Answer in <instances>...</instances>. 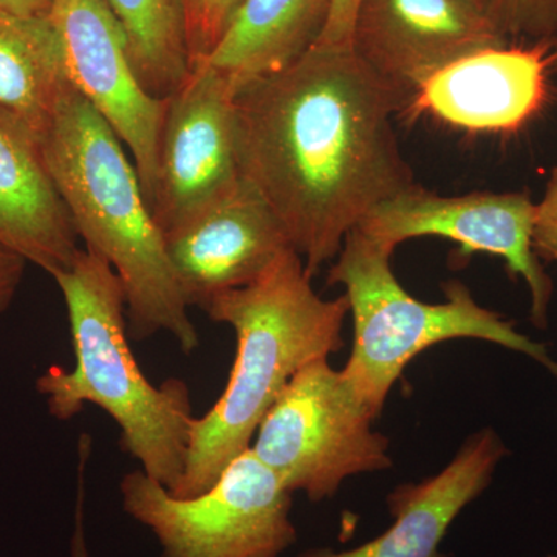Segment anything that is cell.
Listing matches in <instances>:
<instances>
[{
    "label": "cell",
    "instance_id": "obj_16",
    "mask_svg": "<svg viewBox=\"0 0 557 557\" xmlns=\"http://www.w3.org/2000/svg\"><path fill=\"white\" fill-rule=\"evenodd\" d=\"M332 2L244 0L219 46L197 65L215 70L237 94L313 49L327 27Z\"/></svg>",
    "mask_w": 557,
    "mask_h": 557
},
{
    "label": "cell",
    "instance_id": "obj_4",
    "mask_svg": "<svg viewBox=\"0 0 557 557\" xmlns=\"http://www.w3.org/2000/svg\"><path fill=\"white\" fill-rule=\"evenodd\" d=\"M67 306L75 366L50 368L36 381L50 416L67 421L95 405L120 428V446L170 493L185 474L193 413L188 384L150 383L129 346L126 295L112 267L81 248L53 276Z\"/></svg>",
    "mask_w": 557,
    "mask_h": 557
},
{
    "label": "cell",
    "instance_id": "obj_28",
    "mask_svg": "<svg viewBox=\"0 0 557 557\" xmlns=\"http://www.w3.org/2000/svg\"><path fill=\"white\" fill-rule=\"evenodd\" d=\"M547 557H557V556H555V555H549V556H547Z\"/></svg>",
    "mask_w": 557,
    "mask_h": 557
},
{
    "label": "cell",
    "instance_id": "obj_13",
    "mask_svg": "<svg viewBox=\"0 0 557 557\" xmlns=\"http://www.w3.org/2000/svg\"><path fill=\"white\" fill-rule=\"evenodd\" d=\"M553 42L508 44L475 51L440 70L408 110L475 132H518L548 98Z\"/></svg>",
    "mask_w": 557,
    "mask_h": 557
},
{
    "label": "cell",
    "instance_id": "obj_14",
    "mask_svg": "<svg viewBox=\"0 0 557 557\" xmlns=\"http://www.w3.org/2000/svg\"><path fill=\"white\" fill-rule=\"evenodd\" d=\"M508 456L494 429L475 432L448 467L421 482L401 483L388 494L392 525L357 548H309L296 557H446L443 539L468 505L485 493L494 472Z\"/></svg>",
    "mask_w": 557,
    "mask_h": 557
},
{
    "label": "cell",
    "instance_id": "obj_26",
    "mask_svg": "<svg viewBox=\"0 0 557 557\" xmlns=\"http://www.w3.org/2000/svg\"><path fill=\"white\" fill-rule=\"evenodd\" d=\"M461 2L467 3L472 10L478 11V13L483 14V16L490 17V20L494 22V14H496L497 5L500 0H461Z\"/></svg>",
    "mask_w": 557,
    "mask_h": 557
},
{
    "label": "cell",
    "instance_id": "obj_11",
    "mask_svg": "<svg viewBox=\"0 0 557 557\" xmlns=\"http://www.w3.org/2000/svg\"><path fill=\"white\" fill-rule=\"evenodd\" d=\"M508 44L490 17L461 0H359L350 36L359 60L410 101L440 70Z\"/></svg>",
    "mask_w": 557,
    "mask_h": 557
},
{
    "label": "cell",
    "instance_id": "obj_25",
    "mask_svg": "<svg viewBox=\"0 0 557 557\" xmlns=\"http://www.w3.org/2000/svg\"><path fill=\"white\" fill-rule=\"evenodd\" d=\"M51 0H0V9L20 16L47 17Z\"/></svg>",
    "mask_w": 557,
    "mask_h": 557
},
{
    "label": "cell",
    "instance_id": "obj_3",
    "mask_svg": "<svg viewBox=\"0 0 557 557\" xmlns=\"http://www.w3.org/2000/svg\"><path fill=\"white\" fill-rule=\"evenodd\" d=\"M39 148L79 239L120 278L132 338L166 332L185 354L197 350L199 332L168 259L163 233L134 161L108 121L70 86Z\"/></svg>",
    "mask_w": 557,
    "mask_h": 557
},
{
    "label": "cell",
    "instance_id": "obj_24",
    "mask_svg": "<svg viewBox=\"0 0 557 557\" xmlns=\"http://www.w3.org/2000/svg\"><path fill=\"white\" fill-rule=\"evenodd\" d=\"M27 260L0 245V314L9 309L24 277Z\"/></svg>",
    "mask_w": 557,
    "mask_h": 557
},
{
    "label": "cell",
    "instance_id": "obj_17",
    "mask_svg": "<svg viewBox=\"0 0 557 557\" xmlns=\"http://www.w3.org/2000/svg\"><path fill=\"white\" fill-rule=\"evenodd\" d=\"M70 86L49 16L0 9V119L39 145Z\"/></svg>",
    "mask_w": 557,
    "mask_h": 557
},
{
    "label": "cell",
    "instance_id": "obj_19",
    "mask_svg": "<svg viewBox=\"0 0 557 557\" xmlns=\"http://www.w3.org/2000/svg\"><path fill=\"white\" fill-rule=\"evenodd\" d=\"M190 69L215 50L244 0H180Z\"/></svg>",
    "mask_w": 557,
    "mask_h": 557
},
{
    "label": "cell",
    "instance_id": "obj_1",
    "mask_svg": "<svg viewBox=\"0 0 557 557\" xmlns=\"http://www.w3.org/2000/svg\"><path fill=\"white\" fill-rule=\"evenodd\" d=\"M409 104L350 47H313L237 91L242 177L273 209L310 277L373 208L416 185L394 129Z\"/></svg>",
    "mask_w": 557,
    "mask_h": 557
},
{
    "label": "cell",
    "instance_id": "obj_10",
    "mask_svg": "<svg viewBox=\"0 0 557 557\" xmlns=\"http://www.w3.org/2000/svg\"><path fill=\"white\" fill-rule=\"evenodd\" d=\"M49 20L70 84L129 149L150 208L166 100L139 83L126 35L104 0H51Z\"/></svg>",
    "mask_w": 557,
    "mask_h": 557
},
{
    "label": "cell",
    "instance_id": "obj_6",
    "mask_svg": "<svg viewBox=\"0 0 557 557\" xmlns=\"http://www.w3.org/2000/svg\"><path fill=\"white\" fill-rule=\"evenodd\" d=\"M121 505L148 528L160 557H281L296 541L293 493L249 448L196 497H175L143 469L124 475Z\"/></svg>",
    "mask_w": 557,
    "mask_h": 557
},
{
    "label": "cell",
    "instance_id": "obj_15",
    "mask_svg": "<svg viewBox=\"0 0 557 557\" xmlns=\"http://www.w3.org/2000/svg\"><path fill=\"white\" fill-rule=\"evenodd\" d=\"M0 245L51 277L81 251L67 207L35 139L0 119Z\"/></svg>",
    "mask_w": 557,
    "mask_h": 557
},
{
    "label": "cell",
    "instance_id": "obj_22",
    "mask_svg": "<svg viewBox=\"0 0 557 557\" xmlns=\"http://www.w3.org/2000/svg\"><path fill=\"white\" fill-rule=\"evenodd\" d=\"M91 456V437L83 432L78 442V472H76V502L69 557H91L86 527L87 467Z\"/></svg>",
    "mask_w": 557,
    "mask_h": 557
},
{
    "label": "cell",
    "instance_id": "obj_20",
    "mask_svg": "<svg viewBox=\"0 0 557 557\" xmlns=\"http://www.w3.org/2000/svg\"><path fill=\"white\" fill-rule=\"evenodd\" d=\"M494 24L511 44L555 42L557 0H500Z\"/></svg>",
    "mask_w": 557,
    "mask_h": 557
},
{
    "label": "cell",
    "instance_id": "obj_23",
    "mask_svg": "<svg viewBox=\"0 0 557 557\" xmlns=\"http://www.w3.org/2000/svg\"><path fill=\"white\" fill-rule=\"evenodd\" d=\"M358 2L359 0H333L327 27L317 46L350 47L351 27Z\"/></svg>",
    "mask_w": 557,
    "mask_h": 557
},
{
    "label": "cell",
    "instance_id": "obj_7",
    "mask_svg": "<svg viewBox=\"0 0 557 557\" xmlns=\"http://www.w3.org/2000/svg\"><path fill=\"white\" fill-rule=\"evenodd\" d=\"M329 358L300 369L273 403L251 449L289 493L336 496L348 478L392 468L388 438Z\"/></svg>",
    "mask_w": 557,
    "mask_h": 557
},
{
    "label": "cell",
    "instance_id": "obj_9",
    "mask_svg": "<svg viewBox=\"0 0 557 557\" xmlns=\"http://www.w3.org/2000/svg\"><path fill=\"white\" fill-rule=\"evenodd\" d=\"M242 178L236 90L207 65L166 98L150 211L161 233L182 225Z\"/></svg>",
    "mask_w": 557,
    "mask_h": 557
},
{
    "label": "cell",
    "instance_id": "obj_27",
    "mask_svg": "<svg viewBox=\"0 0 557 557\" xmlns=\"http://www.w3.org/2000/svg\"><path fill=\"white\" fill-rule=\"evenodd\" d=\"M552 73H555V75H557V38L555 42H553L552 49Z\"/></svg>",
    "mask_w": 557,
    "mask_h": 557
},
{
    "label": "cell",
    "instance_id": "obj_21",
    "mask_svg": "<svg viewBox=\"0 0 557 557\" xmlns=\"http://www.w3.org/2000/svg\"><path fill=\"white\" fill-rule=\"evenodd\" d=\"M534 251L545 262H557V166L549 175L544 196L536 203Z\"/></svg>",
    "mask_w": 557,
    "mask_h": 557
},
{
    "label": "cell",
    "instance_id": "obj_2",
    "mask_svg": "<svg viewBox=\"0 0 557 557\" xmlns=\"http://www.w3.org/2000/svg\"><path fill=\"white\" fill-rule=\"evenodd\" d=\"M304 260L287 249L247 287L220 293L205 313L236 333L237 351L225 391L196 418L185 474L175 497H196L218 482L234 458L251 448L263 417L300 369L343 347L350 306L346 295L314 292Z\"/></svg>",
    "mask_w": 557,
    "mask_h": 557
},
{
    "label": "cell",
    "instance_id": "obj_5",
    "mask_svg": "<svg viewBox=\"0 0 557 557\" xmlns=\"http://www.w3.org/2000/svg\"><path fill=\"white\" fill-rule=\"evenodd\" d=\"M394 251L361 230H351L327 276L329 285L346 289L354 318V348L341 372L373 420L412 359L445 341L497 344L533 359L557 379V359L547 346L480 306L463 282L443 285L446 300L440 304L423 302L406 292L392 271Z\"/></svg>",
    "mask_w": 557,
    "mask_h": 557
},
{
    "label": "cell",
    "instance_id": "obj_18",
    "mask_svg": "<svg viewBox=\"0 0 557 557\" xmlns=\"http://www.w3.org/2000/svg\"><path fill=\"white\" fill-rule=\"evenodd\" d=\"M119 20L139 83L166 100L190 73L180 0H104Z\"/></svg>",
    "mask_w": 557,
    "mask_h": 557
},
{
    "label": "cell",
    "instance_id": "obj_8",
    "mask_svg": "<svg viewBox=\"0 0 557 557\" xmlns=\"http://www.w3.org/2000/svg\"><path fill=\"white\" fill-rule=\"evenodd\" d=\"M536 203L525 193H471L440 196L412 185L372 209L357 228L392 249L416 237H443L467 255L486 252L507 263L509 274L525 282L531 322L548 327L552 277L534 251Z\"/></svg>",
    "mask_w": 557,
    "mask_h": 557
},
{
    "label": "cell",
    "instance_id": "obj_12",
    "mask_svg": "<svg viewBox=\"0 0 557 557\" xmlns=\"http://www.w3.org/2000/svg\"><path fill=\"white\" fill-rule=\"evenodd\" d=\"M163 239L183 298L201 310L220 293L258 281L293 249L273 209L244 177Z\"/></svg>",
    "mask_w": 557,
    "mask_h": 557
}]
</instances>
